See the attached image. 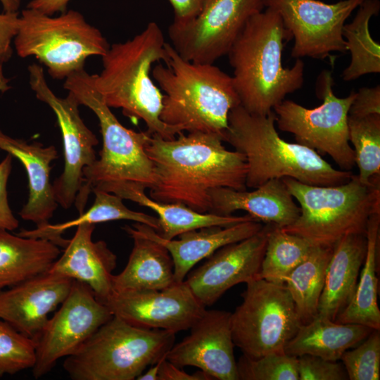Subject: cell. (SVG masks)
<instances>
[{
  "mask_svg": "<svg viewBox=\"0 0 380 380\" xmlns=\"http://www.w3.org/2000/svg\"><path fill=\"white\" fill-rule=\"evenodd\" d=\"M222 142L216 133L183 132L171 139L151 135L145 147L155 174L150 198L205 213L210 211L213 190L246 189L244 155L227 149Z\"/></svg>",
  "mask_w": 380,
  "mask_h": 380,
  "instance_id": "1",
  "label": "cell"
},
{
  "mask_svg": "<svg viewBox=\"0 0 380 380\" xmlns=\"http://www.w3.org/2000/svg\"><path fill=\"white\" fill-rule=\"evenodd\" d=\"M291 39L279 15L266 8L251 17L227 53L240 106L248 113L267 115L303 86V61L290 68L282 64L284 44Z\"/></svg>",
  "mask_w": 380,
  "mask_h": 380,
  "instance_id": "2",
  "label": "cell"
},
{
  "mask_svg": "<svg viewBox=\"0 0 380 380\" xmlns=\"http://www.w3.org/2000/svg\"><path fill=\"white\" fill-rule=\"evenodd\" d=\"M275 123L273 110L265 115H255L239 105L229 112L223 141L244 155L246 188L285 177L325 186L342 184L351 179L352 171L336 169L313 149L281 139Z\"/></svg>",
  "mask_w": 380,
  "mask_h": 380,
  "instance_id": "3",
  "label": "cell"
},
{
  "mask_svg": "<svg viewBox=\"0 0 380 380\" xmlns=\"http://www.w3.org/2000/svg\"><path fill=\"white\" fill-rule=\"evenodd\" d=\"M166 43L158 25L150 22L132 39L110 46L102 56L101 72L91 77L108 107L142 120L151 135L171 139L183 132L161 120L163 95L150 75L152 65L167 57Z\"/></svg>",
  "mask_w": 380,
  "mask_h": 380,
  "instance_id": "4",
  "label": "cell"
},
{
  "mask_svg": "<svg viewBox=\"0 0 380 380\" xmlns=\"http://www.w3.org/2000/svg\"><path fill=\"white\" fill-rule=\"evenodd\" d=\"M165 65L158 63L152 77L163 92L161 120L179 132L216 133L228 127V116L240 105L232 76L210 63L181 57L166 43Z\"/></svg>",
  "mask_w": 380,
  "mask_h": 380,
  "instance_id": "5",
  "label": "cell"
},
{
  "mask_svg": "<svg viewBox=\"0 0 380 380\" xmlns=\"http://www.w3.org/2000/svg\"><path fill=\"white\" fill-rule=\"evenodd\" d=\"M63 87L80 105L95 113L103 140L99 159L83 170L84 182L74 202L79 215L84 213L93 189L122 182L150 189L155 183V174L145 147L151 135L124 127L103 101L91 75L84 69L68 76Z\"/></svg>",
  "mask_w": 380,
  "mask_h": 380,
  "instance_id": "6",
  "label": "cell"
},
{
  "mask_svg": "<svg viewBox=\"0 0 380 380\" xmlns=\"http://www.w3.org/2000/svg\"><path fill=\"white\" fill-rule=\"evenodd\" d=\"M299 203L300 213L282 229L314 246L330 247L350 234H366L372 215L380 213V182L366 185L357 175L342 184L313 186L281 179Z\"/></svg>",
  "mask_w": 380,
  "mask_h": 380,
  "instance_id": "7",
  "label": "cell"
},
{
  "mask_svg": "<svg viewBox=\"0 0 380 380\" xmlns=\"http://www.w3.org/2000/svg\"><path fill=\"white\" fill-rule=\"evenodd\" d=\"M175 340L174 332L113 315L65 357L63 367L72 380H134L165 355Z\"/></svg>",
  "mask_w": 380,
  "mask_h": 380,
  "instance_id": "8",
  "label": "cell"
},
{
  "mask_svg": "<svg viewBox=\"0 0 380 380\" xmlns=\"http://www.w3.org/2000/svg\"><path fill=\"white\" fill-rule=\"evenodd\" d=\"M14 44L20 57L34 56L58 80L83 70L88 57H102L110 46L78 11L52 17L29 8L22 11Z\"/></svg>",
  "mask_w": 380,
  "mask_h": 380,
  "instance_id": "9",
  "label": "cell"
},
{
  "mask_svg": "<svg viewBox=\"0 0 380 380\" xmlns=\"http://www.w3.org/2000/svg\"><path fill=\"white\" fill-rule=\"evenodd\" d=\"M246 284L241 303L231 312L234 346L253 359L284 353L302 325L291 294L284 284L261 278Z\"/></svg>",
  "mask_w": 380,
  "mask_h": 380,
  "instance_id": "10",
  "label": "cell"
},
{
  "mask_svg": "<svg viewBox=\"0 0 380 380\" xmlns=\"http://www.w3.org/2000/svg\"><path fill=\"white\" fill-rule=\"evenodd\" d=\"M331 71L323 70L317 77L316 93L322 103L307 108L284 100L273 111L278 128L293 134L296 143L327 154L341 170L351 171L355 165L353 147L348 138V111L356 92L338 98L334 91Z\"/></svg>",
  "mask_w": 380,
  "mask_h": 380,
  "instance_id": "11",
  "label": "cell"
},
{
  "mask_svg": "<svg viewBox=\"0 0 380 380\" xmlns=\"http://www.w3.org/2000/svg\"><path fill=\"white\" fill-rule=\"evenodd\" d=\"M264 8L263 0H205L196 16L169 25L170 44L186 61L213 64L227 55L248 20Z\"/></svg>",
  "mask_w": 380,
  "mask_h": 380,
  "instance_id": "12",
  "label": "cell"
},
{
  "mask_svg": "<svg viewBox=\"0 0 380 380\" xmlns=\"http://www.w3.org/2000/svg\"><path fill=\"white\" fill-rule=\"evenodd\" d=\"M113 316L89 287L73 280L66 298L35 341V362L32 368L34 379L43 377L60 359L75 353Z\"/></svg>",
  "mask_w": 380,
  "mask_h": 380,
  "instance_id": "13",
  "label": "cell"
},
{
  "mask_svg": "<svg viewBox=\"0 0 380 380\" xmlns=\"http://www.w3.org/2000/svg\"><path fill=\"white\" fill-rule=\"evenodd\" d=\"M29 83L39 101L46 103L55 113L63 142L64 169L53 184L55 199L63 208L74 203L84 182L83 170L96 160V135L80 117V104L71 93L65 98L57 96L46 82L42 67L28 66Z\"/></svg>",
  "mask_w": 380,
  "mask_h": 380,
  "instance_id": "14",
  "label": "cell"
},
{
  "mask_svg": "<svg viewBox=\"0 0 380 380\" xmlns=\"http://www.w3.org/2000/svg\"><path fill=\"white\" fill-rule=\"evenodd\" d=\"M363 0L327 4L319 0H263L274 10L294 39L291 56L324 60L331 52L346 53V20Z\"/></svg>",
  "mask_w": 380,
  "mask_h": 380,
  "instance_id": "15",
  "label": "cell"
},
{
  "mask_svg": "<svg viewBox=\"0 0 380 380\" xmlns=\"http://www.w3.org/2000/svg\"><path fill=\"white\" fill-rule=\"evenodd\" d=\"M104 304L133 325L175 334L190 329L205 310L184 281L160 290L113 291Z\"/></svg>",
  "mask_w": 380,
  "mask_h": 380,
  "instance_id": "16",
  "label": "cell"
},
{
  "mask_svg": "<svg viewBox=\"0 0 380 380\" xmlns=\"http://www.w3.org/2000/svg\"><path fill=\"white\" fill-rule=\"evenodd\" d=\"M271 227L265 224L254 235L219 248L187 274L184 283L205 307L234 286L258 278Z\"/></svg>",
  "mask_w": 380,
  "mask_h": 380,
  "instance_id": "17",
  "label": "cell"
},
{
  "mask_svg": "<svg viewBox=\"0 0 380 380\" xmlns=\"http://www.w3.org/2000/svg\"><path fill=\"white\" fill-rule=\"evenodd\" d=\"M190 330L188 336L173 344L166 359L179 367H198L213 379L239 380L231 312L205 309Z\"/></svg>",
  "mask_w": 380,
  "mask_h": 380,
  "instance_id": "18",
  "label": "cell"
},
{
  "mask_svg": "<svg viewBox=\"0 0 380 380\" xmlns=\"http://www.w3.org/2000/svg\"><path fill=\"white\" fill-rule=\"evenodd\" d=\"M73 280L46 272L0 291V319L34 342Z\"/></svg>",
  "mask_w": 380,
  "mask_h": 380,
  "instance_id": "19",
  "label": "cell"
},
{
  "mask_svg": "<svg viewBox=\"0 0 380 380\" xmlns=\"http://www.w3.org/2000/svg\"><path fill=\"white\" fill-rule=\"evenodd\" d=\"M95 224H82L48 272L85 284L102 303L112 294L117 256L104 241H94Z\"/></svg>",
  "mask_w": 380,
  "mask_h": 380,
  "instance_id": "20",
  "label": "cell"
},
{
  "mask_svg": "<svg viewBox=\"0 0 380 380\" xmlns=\"http://www.w3.org/2000/svg\"><path fill=\"white\" fill-rule=\"evenodd\" d=\"M132 226L141 234L162 244L170 253L174 263L175 281H184L194 266L219 248L248 238L258 232L263 224L249 220L233 225L210 226L192 229L180 234L178 239H167L156 230L141 223Z\"/></svg>",
  "mask_w": 380,
  "mask_h": 380,
  "instance_id": "21",
  "label": "cell"
},
{
  "mask_svg": "<svg viewBox=\"0 0 380 380\" xmlns=\"http://www.w3.org/2000/svg\"><path fill=\"white\" fill-rule=\"evenodd\" d=\"M210 213L231 215L243 210L258 221L281 228L292 224L300 213L281 179H270L251 191L217 188L210 192Z\"/></svg>",
  "mask_w": 380,
  "mask_h": 380,
  "instance_id": "22",
  "label": "cell"
},
{
  "mask_svg": "<svg viewBox=\"0 0 380 380\" xmlns=\"http://www.w3.org/2000/svg\"><path fill=\"white\" fill-rule=\"evenodd\" d=\"M0 149L18 158L27 174L29 198L19 215L37 227L49 223L58 205L50 181L51 163L58 158L56 147L44 146L39 142L27 143L12 138L0 129Z\"/></svg>",
  "mask_w": 380,
  "mask_h": 380,
  "instance_id": "23",
  "label": "cell"
},
{
  "mask_svg": "<svg viewBox=\"0 0 380 380\" xmlns=\"http://www.w3.org/2000/svg\"><path fill=\"white\" fill-rule=\"evenodd\" d=\"M367 251L366 234H350L333 247L317 316L335 321L351 300Z\"/></svg>",
  "mask_w": 380,
  "mask_h": 380,
  "instance_id": "24",
  "label": "cell"
},
{
  "mask_svg": "<svg viewBox=\"0 0 380 380\" xmlns=\"http://www.w3.org/2000/svg\"><path fill=\"white\" fill-rule=\"evenodd\" d=\"M122 229L132 239L133 247L123 270L113 275V291L160 290L175 283L169 251L132 225H125Z\"/></svg>",
  "mask_w": 380,
  "mask_h": 380,
  "instance_id": "25",
  "label": "cell"
},
{
  "mask_svg": "<svg viewBox=\"0 0 380 380\" xmlns=\"http://www.w3.org/2000/svg\"><path fill=\"white\" fill-rule=\"evenodd\" d=\"M146 188L138 184L122 182L108 184L100 189L114 194L122 199L129 200L151 209L158 215L160 229L158 233L165 239H172L180 234L205 227H227L239 222L256 220L248 214L242 216L220 215L212 213H199L183 204L163 203L146 195Z\"/></svg>",
  "mask_w": 380,
  "mask_h": 380,
  "instance_id": "26",
  "label": "cell"
},
{
  "mask_svg": "<svg viewBox=\"0 0 380 380\" xmlns=\"http://www.w3.org/2000/svg\"><path fill=\"white\" fill-rule=\"evenodd\" d=\"M61 253L49 240L0 229V291L48 272Z\"/></svg>",
  "mask_w": 380,
  "mask_h": 380,
  "instance_id": "27",
  "label": "cell"
},
{
  "mask_svg": "<svg viewBox=\"0 0 380 380\" xmlns=\"http://www.w3.org/2000/svg\"><path fill=\"white\" fill-rule=\"evenodd\" d=\"M373 330L362 324H343L316 316L300 327L284 351L296 357L310 355L337 362L346 350L365 340Z\"/></svg>",
  "mask_w": 380,
  "mask_h": 380,
  "instance_id": "28",
  "label": "cell"
},
{
  "mask_svg": "<svg viewBox=\"0 0 380 380\" xmlns=\"http://www.w3.org/2000/svg\"><path fill=\"white\" fill-rule=\"evenodd\" d=\"M380 213L371 215L366 232L367 251L355 293L337 316L339 323L358 324L380 329V310L377 303V261L379 244Z\"/></svg>",
  "mask_w": 380,
  "mask_h": 380,
  "instance_id": "29",
  "label": "cell"
},
{
  "mask_svg": "<svg viewBox=\"0 0 380 380\" xmlns=\"http://www.w3.org/2000/svg\"><path fill=\"white\" fill-rule=\"evenodd\" d=\"M91 192L95 194L93 205L87 212L80 214L77 218L63 223H48L31 230L23 229L17 234L25 237L44 239L59 247L65 248L68 239L62 237L63 232L84 223L96 224L113 220H130L144 224L156 231L160 229L158 217L129 209L123 203V199L118 196L100 189H93Z\"/></svg>",
  "mask_w": 380,
  "mask_h": 380,
  "instance_id": "30",
  "label": "cell"
},
{
  "mask_svg": "<svg viewBox=\"0 0 380 380\" xmlns=\"http://www.w3.org/2000/svg\"><path fill=\"white\" fill-rule=\"evenodd\" d=\"M351 23L344 24L342 30L347 51L351 54L348 67L342 72L346 82L353 81L369 73L380 72V46L369 30L371 18L378 15L379 0H363Z\"/></svg>",
  "mask_w": 380,
  "mask_h": 380,
  "instance_id": "31",
  "label": "cell"
},
{
  "mask_svg": "<svg viewBox=\"0 0 380 380\" xmlns=\"http://www.w3.org/2000/svg\"><path fill=\"white\" fill-rule=\"evenodd\" d=\"M332 252L333 248L315 246L308 258L284 279V284L292 297L302 324L309 323L317 315Z\"/></svg>",
  "mask_w": 380,
  "mask_h": 380,
  "instance_id": "32",
  "label": "cell"
},
{
  "mask_svg": "<svg viewBox=\"0 0 380 380\" xmlns=\"http://www.w3.org/2000/svg\"><path fill=\"white\" fill-rule=\"evenodd\" d=\"M314 247L305 238L272 224L258 278L284 284V279Z\"/></svg>",
  "mask_w": 380,
  "mask_h": 380,
  "instance_id": "33",
  "label": "cell"
},
{
  "mask_svg": "<svg viewBox=\"0 0 380 380\" xmlns=\"http://www.w3.org/2000/svg\"><path fill=\"white\" fill-rule=\"evenodd\" d=\"M348 127L359 180L366 185L380 182V115L348 116Z\"/></svg>",
  "mask_w": 380,
  "mask_h": 380,
  "instance_id": "34",
  "label": "cell"
},
{
  "mask_svg": "<svg viewBox=\"0 0 380 380\" xmlns=\"http://www.w3.org/2000/svg\"><path fill=\"white\" fill-rule=\"evenodd\" d=\"M35 342L0 319V377L32 369Z\"/></svg>",
  "mask_w": 380,
  "mask_h": 380,
  "instance_id": "35",
  "label": "cell"
},
{
  "mask_svg": "<svg viewBox=\"0 0 380 380\" xmlns=\"http://www.w3.org/2000/svg\"><path fill=\"white\" fill-rule=\"evenodd\" d=\"M236 364L239 379L299 380L297 357L285 353L254 359L242 355Z\"/></svg>",
  "mask_w": 380,
  "mask_h": 380,
  "instance_id": "36",
  "label": "cell"
},
{
  "mask_svg": "<svg viewBox=\"0 0 380 380\" xmlns=\"http://www.w3.org/2000/svg\"><path fill=\"white\" fill-rule=\"evenodd\" d=\"M353 350H346L341 357L350 380H379L380 379V334L373 330Z\"/></svg>",
  "mask_w": 380,
  "mask_h": 380,
  "instance_id": "37",
  "label": "cell"
},
{
  "mask_svg": "<svg viewBox=\"0 0 380 380\" xmlns=\"http://www.w3.org/2000/svg\"><path fill=\"white\" fill-rule=\"evenodd\" d=\"M299 380H346L348 379L344 367L310 355L297 357Z\"/></svg>",
  "mask_w": 380,
  "mask_h": 380,
  "instance_id": "38",
  "label": "cell"
},
{
  "mask_svg": "<svg viewBox=\"0 0 380 380\" xmlns=\"http://www.w3.org/2000/svg\"><path fill=\"white\" fill-rule=\"evenodd\" d=\"M20 16L18 12L0 13V90L7 89L6 80L3 75V65L11 57V42L18 33Z\"/></svg>",
  "mask_w": 380,
  "mask_h": 380,
  "instance_id": "39",
  "label": "cell"
},
{
  "mask_svg": "<svg viewBox=\"0 0 380 380\" xmlns=\"http://www.w3.org/2000/svg\"><path fill=\"white\" fill-rule=\"evenodd\" d=\"M12 156L8 154L0 162V229L13 231L19 222L10 208L7 194V182L12 167Z\"/></svg>",
  "mask_w": 380,
  "mask_h": 380,
  "instance_id": "40",
  "label": "cell"
},
{
  "mask_svg": "<svg viewBox=\"0 0 380 380\" xmlns=\"http://www.w3.org/2000/svg\"><path fill=\"white\" fill-rule=\"evenodd\" d=\"M380 115V86L362 87L356 92L348 116L356 118Z\"/></svg>",
  "mask_w": 380,
  "mask_h": 380,
  "instance_id": "41",
  "label": "cell"
},
{
  "mask_svg": "<svg viewBox=\"0 0 380 380\" xmlns=\"http://www.w3.org/2000/svg\"><path fill=\"white\" fill-rule=\"evenodd\" d=\"M158 380H213V379L201 369L192 374H188L182 367L165 359L161 364Z\"/></svg>",
  "mask_w": 380,
  "mask_h": 380,
  "instance_id": "42",
  "label": "cell"
},
{
  "mask_svg": "<svg viewBox=\"0 0 380 380\" xmlns=\"http://www.w3.org/2000/svg\"><path fill=\"white\" fill-rule=\"evenodd\" d=\"M174 10L175 21L184 22L196 16L205 0H168Z\"/></svg>",
  "mask_w": 380,
  "mask_h": 380,
  "instance_id": "43",
  "label": "cell"
},
{
  "mask_svg": "<svg viewBox=\"0 0 380 380\" xmlns=\"http://www.w3.org/2000/svg\"><path fill=\"white\" fill-rule=\"evenodd\" d=\"M70 1V0H32L28 3L27 8L37 10L49 15H52L56 12H65Z\"/></svg>",
  "mask_w": 380,
  "mask_h": 380,
  "instance_id": "44",
  "label": "cell"
},
{
  "mask_svg": "<svg viewBox=\"0 0 380 380\" xmlns=\"http://www.w3.org/2000/svg\"><path fill=\"white\" fill-rule=\"evenodd\" d=\"M166 355L163 356L156 362L151 365V367L146 372L139 375L138 380H158V373L162 362L166 359Z\"/></svg>",
  "mask_w": 380,
  "mask_h": 380,
  "instance_id": "45",
  "label": "cell"
},
{
  "mask_svg": "<svg viewBox=\"0 0 380 380\" xmlns=\"http://www.w3.org/2000/svg\"><path fill=\"white\" fill-rule=\"evenodd\" d=\"M4 12H17L20 6V0H0Z\"/></svg>",
  "mask_w": 380,
  "mask_h": 380,
  "instance_id": "46",
  "label": "cell"
}]
</instances>
